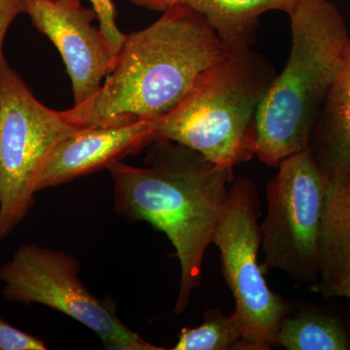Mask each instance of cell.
<instances>
[{
	"instance_id": "obj_1",
	"label": "cell",
	"mask_w": 350,
	"mask_h": 350,
	"mask_svg": "<svg viewBox=\"0 0 350 350\" xmlns=\"http://www.w3.org/2000/svg\"><path fill=\"white\" fill-rule=\"evenodd\" d=\"M229 52L202 15L174 2L146 29L126 36L93 98L59 113L81 129L156 121L177 107L200 76Z\"/></svg>"
},
{
	"instance_id": "obj_2",
	"label": "cell",
	"mask_w": 350,
	"mask_h": 350,
	"mask_svg": "<svg viewBox=\"0 0 350 350\" xmlns=\"http://www.w3.org/2000/svg\"><path fill=\"white\" fill-rule=\"evenodd\" d=\"M144 167L119 162L110 167L114 211L130 222L148 223L174 245L180 265L177 315L185 312L202 280L204 254L234 182V170L199 152L156 140Z\"/></svg>"
},
{
	"instance_id": "obj_3",
	"label": "cell",
	"mask_w": 350,
	"mask_h": 350,
	"mask_svg": "<svg viewBox=\"0 0 350 350\" xmlns=\"http://www.w3.org/2000/svg\"><path fill=\"white\" fill-rule=\"evenodd\" d=\"M285 13L291 22V52L257 118L255 155L273 167L308 148L349 38L344 16L329 0H295Z\"/></svg>"
},
{
	"instance_id": "obj_4",
	"label": "cell",
	"mask_w": 350,
	"mask_h": 350,
	"mask_svg": "<svg viewBox=\"0 0 350 350\" xmlns=\"http://www.w3.org/2000/svg\"><path fill=\"white\" fill-rule=\"evenodd\" d=\"M276 75L275 66L256 51L228 53L177 107L154 121L155 142L184 145L234 170L255 156L258 113Z\"/></svg>"
},
{
	"instance_id": "obj_5",
	"label": "cell",
	"mask_w": 350,
	"mask_h": 350,
	"mask_svg": "<svg viewBox=\"0 0 350 350\" xmlns=\"http://www.w3.org/2000/svg\"><path fill=\"white\" fill-rule=\"evenodd\" d=\"M80 130L42 105L0 56V241L34 206L53 151Z\"/></svg>"
},
{
	"instance_id": "obj_6",
	"label": "cell",
	"mask_w": 350,
	"mask_h": 350,
	"mask_svg": "<svg viewBox=\"0 0 350 350\" xmlns=\"http://www.w3.org/2000/svg\"><path fill=\"white\" fill-rule=\"evenodd\" d=\"M260 200L248 177L234 178L213 243L220 251L222 273L243 326L241 350H269L289 313L287 301L273 293L258 262L261 246Z\"/></svg>"
},
{
	"instance_id": "obj_7",
	"label": "cell",
	"mask_w": 350,
	"mask_h": 350,
	"mask_svg": "<svg viewBox=\"0 0 350 350\" xmlns=\"http://www.w3.org/2000/svg\"><path fill=\"white\" fill-rule=\"evenodd\" d=\"M79 261L64 251L27 244L0 268L7 300L39 304L56 310L94 332L107 349L163 350L146 342L117 314L111 299H100L79 278Z\"/></svg>"
},
{
	"instance_id": "obj_8",
	"label": "cell",
	"mask_w": 350,
	"mask_h": 350,
	"mask_svg": "<svg viewBox=\"0 0 350 350\" xmlns=\"http://www.w3.org/2000/svg\"><path fill=\"white\" fill-rule=\"evenodd\" d=\"M267 187L261 224L262 271L280 269L300 282H319V232L329 179L306 148L284 159Z\"/></svg>"
},
{
	"instance_id": "obj_9",
	"label": "cell",
	"mask_w": 350,
	"mask_h": 350,
	"mask_svg": "<svg viewBox=\"0 0 350 350\" xmlns=\"http://www.w3.org/2000/svg\"><path fill=\"white\" fill-rule=\"evenodd\" d=\"M82 0H23L24 13L52 41L63 57L71 83L75 107L93 98L111 70L114 57L108 49L93 8Z\"/></svg>"
},
{
	"instance_id": "obj_10",
	"label": "cell",
	"mask_w": 350,
	"mask_h": 350,
	"mask_svg": "<svg viewBox=\"0 0 350 350\" xmlns=\"http://www.w3.org/2000/svg\"><path fill=\"white\" fill-rule=\"evenodd\" d=\"M155 142L154 121L108 128L81 129L63 140L39 177L38 192L109 169L124 158L140 153Z\"/></svg>"
},
{
	"instance_id": "obj_11",
	"label": "cell",
	"mask_w": 350,
	"mask_h": 350,
	"mask_svg": "<svg viewBox=\"0 0 350 350\" xmlns=\"http://www.w3.org/2000/svg\"><path fill=\"white\" fill-rule=\"evenodd\" d=\"M308 149L329 181L350 172V34L342 68L320 110Z\"/></svg>"
},
{
	"instance_id": "obj_12",
	"label": "cell",
	"mask_w": 350,
	"mask_h": 350,
	"mask_svg": "<svg viewBox=\"0 0 350 350\" xmlns=\"http://www.w3.org/2000/svg\"><path fill=\"white\" fill-rule=\"evenodd\" d=\"M317 282L350 275V172L329 181L320 224Z\"/></svg>"
},
{
	"instance_id": "obj_13",
	"label": "cell",
	"mask_w": 350,
	"mask_h": 350,
	"mask_svg": "<svg viewBox=\"0 0 350 350\" xmlns=\"http://www.w3.org/2000/svg\"><path fill=\"white\" fill-rule=\"evenodd\" d=\"M295 0H175L202 15L230 52L252 49L260 17L269 11L286 12Z\"/></svg>"
},
{
	"instance_id": "obj_14",
	"label": "cell",
	"mask_w": 350,
	"mask_h": 350,
	"mask_svg": "<svg viewBox=\"0 0 350 350\" xmlns=\"http://www.w3.org/2000/svg\"><path fill=\"white\" fill-rule=\"evenodd\" d=\"M287 350H347L349 337L342 326L327 315L303 312L285 317L276 333L275 347Z\"/></svg>"
},
{
	"instance_id": "obj_15",
	"label": "cell",
	"mask_w": 350,
	"mask_h": 350,
	"mask_svg": "<svg viewBox=\"0 0 350 350\" xmlns=\"http://www.w3.org/2000/svg\"><path fill=\"white\" fill-rule=\"evenodd\" d=\"M243 330L236 312L221 310L204 313V323L196 328H183L174 350H241Z\"/></svg>"
},
{
	"instance_id": "obj_16",
	"label": "cell",
	"mask_w": 350,
	"mask_h": 350,
	"mask_svg": "<svg viewBox=\"0 0 350 350\" xmlns=\"http://www.w3.org/2000/svg\"><path fill=\"white\" fill-rule=\"evenodd\" d=\"M93 5L98 21V29L107 44L108 49L113 57H116L126 34L120 31L116 23V11L112 0H89Z\"/></svg>"
},
{
	"instance_id": "obj_17",
	"label": "cell",
	"mask_w": 350,
	"mask_h": 350,
	"mask_svg": "<svg viewBox=\"0 0 350 350\" xmlns=\"http://www.w3.org/2000/svg\"><path fill=\"white\" fill-rule=\"evenodd\" d=\"M45 342L11 325L0 317V350H46Z\"/></svg>"
},
{
	"instance_id": "obj_18",
	"label": "cell",
	"mask_w": 350,
	"mask_h": 350,
	"mask_svg": "<svg viewBox=\"0 0 350 350\" xmlns=\"http://www.w3.org/2000/svg\"><path fill=\"white\" fill-rule=\"evenodd\" d=\"M24 13L23 0H0V56L2 53V45L9 27L13 21Z\"/></svg>"
},
{
	"instance_id": "obj_19",
	"label": "cell",
	"mask_w": 350,
	"mask_h": 350,
	"mask_svg": "<svg viewBox=\"0 0 350 350\" xmlns=\"http://www.w3.org/2000/svg\"><path fill=\"white\" fill-rule=\"evenodd\" d=\"M312 290L327 298L342 297L350 300V275L340 278L335 282L314 283Z\"/></svg>"
},
{
	"instance_id": "obj_20",
	"label": "cell",
	"mask_w": 350,
	"mask_h": 350,
	"mask_svg": "<svg viewBox=\"0 0 350 350\" xmlns=\"http://www.w3.org/2000/svg\"><path fill=\"white\" fill-rule=\"evenodd\" d=\"M135 5L151 11L165 12L174 3L175 0H131Z\"/></svg>"
}]
</instances>
